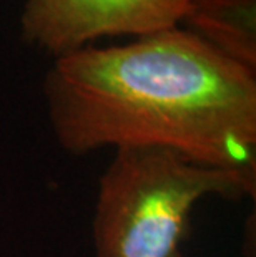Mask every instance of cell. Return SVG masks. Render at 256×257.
Returning a JSON list of instances; mask_svg holds the SVG:
<instances>
[{
	"label": "cell",
	"instance_id": "cell-4",
	"mask_svg": "<svg viewBox=\"0 0 256 257\" xmlns=\"http://www.w3.org/2000/svg\"><path fill=\"white\" fill-rule=\"evenodd\" d=\"M185 29L256 73V0H192Z\"/></svg>",
	"mask_w": 256,
	"mask_h": 257
},
{
	"label": "cell",
	"instance_id": "cell-3",
	"mask_svg": "<svg viewBox=\"0 0 256 257\" xmlns=\"http://www.w3.org/2000/svg\"><path fill=\"white\" fill-rule=\"evenodd\" d=\"M192 0H24L25 43L55 58L102 37H145L182 24Z\"/></svg>",
	"mask_w": 256,
	"mask_h": 257
},
{
	"label": "cell",
	"instance_id": "cell-2",
	"mask_svg": "<svg viewBox=\"0 0 256 257\" xmlns=\"http://www.w3.org/2000/svg\"><path fill=\"white\" fill-rule=\"evenodd\" d=\"M254 198L256 173L211 168L166 148H118L99 184L95 257H182L205 196Z\"/></svg>",
	"mask_w": 256,
	"mask_h": 257
},
{
	"label": "cell",
	"instance_id": "cell-1",
	"mask_svg": "<svg viewBox=\"0 0 256 257\" xmlns=\"http://www.w3.org/2000/svg\"><path fill=\"white\" fill-rule=\"evenodd\" d=\"M43 95L53 135L72 155L166 148L256 173V73L187 29L58 57Z\"/></svg>",
	"mask_w": 256,
	"mask_h": 257
}]
</instances>
